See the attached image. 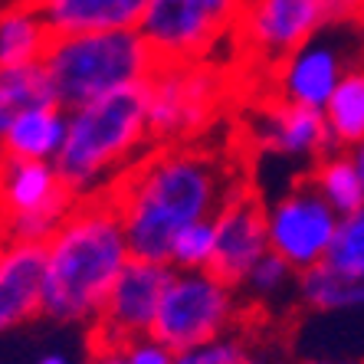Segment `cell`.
Segmentation results:
<instances>
[{
	"instance_id": "cell-9",
	"label": "cell",
	"mask_w": 364,
	"mask_h": 364,
	"mask_svg": "<svg viewBox=\"0 0 364 364\" xmlns=\"http://www.w3.org/2000/svg\"><path fill=\"white\" fill-rule=\"evenodd\" d=\"M331 26L325 0H246L237 30L240 60L253 73H269L289 53Z\"/></svg>"
},
{
	"instance_id": "cell-30",
	"label": "cell",
	"mask_w": 364,
	"mask_h": 364,
	"mask_svg": "<svg viewBox=\"0 0 364 364\" xmlns=\"http://www.w3.org/2000/svg\"><path fill=\"white\" fill-rule=\"evenodd\" d=\"M243 364H286L279 355H272V351H253L250 348V355L243 358Z\"/></svg>"
},
{
	"instance_id": "cell-16",
	"label": "cell",
	"mask_w": 364,
	"mask_h": 364,
	"mask_svg": "<svg viewBox=\"0 0 364 364\" xmlns=\"http://www.w3.org/2000/svg\"><path fill=\"white\" fill-rule=\"evenodd\" d=\"M148 0H40L56 36L138 30Z\"/></svg>"
},
{
	"instance_id": "cell-13",
	"label": "cell",
	"mask_w": 364,
	"mask_h": 364,
	"mask_svg": "<svg viewBox=\"0 0 364 364\" xmlns=\"http://www.w3.org/2000/svg\"><path fill=\"white\" fill-rule=\"evenodd\" d=\"M351 63L355 60L348 56L345 43L322 33L266 73V92L322 112Z\"/></svg>"
},
{
	"instance_id": "cell-7",
	"label": "cell",
	"mask_w": 364,
	"mask_h": 364,
	"mask_svg": "<svg viewBox=\"0 0 364 364\" xmlns=\"http://www.w3.org/2000/svg\"><path fill=\"white\" fill-rule=\"evenodd\" d=\"M250 312L240 286L227 282L213 269H174L154 318V338L174 351L237 335Z\"/></svg>"
},
{
	"instance_id": "cell-5",
	"label": "cell",
	"mask_w": 364,
	"mask_h": 364,
	"mask_svg": "<svg viewBox=\"0 0 364 364\" xmlns=\"http://www.w3.org/2000/svg\"><path fill=\"white\" fill-rule=\"evenodd\" d=\"M141 92L154 144H194L227 112L233 79L223 63H158Z\"/></svg>"
},
{
	"instance_id": "cell-28",
	"label": "cell",
	"mask_w": 364,
	"mask_h": 364,
	"mask_svg": "<svg viewBox=\"0 0 364 364\" xmlns=\"http://www.w3.org/2000/svg\"><path fill=\"white\" fill-rule=\"evenodd\" d=\"M328 20L338 30H358L364 26V0H325Z\"/></svg>"
},
{
	"instance_id": "cell-3",
	"label": "cell",
	"mask_w": 364,
	"mask_h": 364,
	"mask_svg": "<svg viewBox=\"0 0 364 364\" xmlns=\"http://www.w3.org/2000/svg\"><path fill=\"white\" fill-rule=\"evenodd\" d=\"M151 148L144 92L125 89L69 109L66 141L53 164L76 200H95L109 197Z\"/></svg>"
},
{
	"instance_id": "cell-2",
	"label": "cell",
	"mask_w": 364,
	"mask_h": 364,
	"mask_svg": "<svg viewBox=\"0 0 364 364\" xmlns=\"http://www.w3.org/2000/svg\"><path fill=\"white\" fill-rule=\"evenodd\" d=\"M43 318L63 328H92L115 279L132 259L115 203L109 197L79 200L66 223L43 243Z\"/></svg>"
},
{
	"instance_id": "cell-18",
	"label": "cell",
	"mask_w": 364,
	"mask_h": 364,
	"mask_svg": "<svg viewBox=\"0 0 364 364\" xmlns=\"http://www.w3.org/2000/svg\"><path fill=\"white\" fill-rule=\"evenodd\" d=\"M69 109L60 102H40L33 109L17 115L0 141V154L7 158H26V161H56L66 141Z\"/></svg>"
},
{
	"instance_id": "cell-23",
	"label": "cell",
	"mask_w": 364,
	"mask_h": 364,
	"mask_svg": "<svg viewBox=\"0 0 364 364\" xmlns=\"http://www.w3.org/2000/svg\"><path fill=\"white\" fill-rule=\"evenodd\" d=\"M296 286H299V272L282 256L266 253L250 269V276L240 282V292H243L246 305H276L286 296H296Z\"/></svg>"
},
{
	"instance_id": "cell-12",
	"label": "cell",
	"mask_w": 364,
	"mask_h": 364,
	"mask_svg": "<svg viewBox=\"0 0 364 364\" xmlns=\"http://www.w3.org/2000/svg\"><path fill=\"white\" fill-rule=\"evenodd\" d=\"M171 272L174 269L168 263L132 256L122 276L115 279V286H112L105 305H102L99 322L89 328V341L128 345V341L151 335Z\"/></svg>"
},
{
	"instance_id": "cell-22",
	"label": "cell",
	"mask_w": 364,
	"mask_h": 364,
	"mask_svg": "<svg viewBox=\"0 0 364 364\" xmlns=\"http://www.w3.org/2000/svg\"><path fill=\"white\" fill-rule=\"evenodd\" d=\"M40 102H56L43 63L0 66V141L7 135V128L17 122V115H23L26 109H33Z\"/></svg>"
},
{
	"instance_id": "cell-15",
	"label": "cell",
	"mask_w": 364,
	"mask_h": 364,
	"mask_svg": "<svg viewBox=\"0 0 364 364\" xmlns=\"http://www.w3.org/2000/svg\"><path fill=\"white\" fill-rule=\"evenodd\" d=\"M43 243L7 240L0 246V338L43 318Z\"/></svg>"
},
{
	"instance_id": "cell-21",
	"label": "cell",
	"mask_w": 364,
	"mask_h": 364,
	"mask_svg": "<svg viewBox=\"0 0 364 364\" xmlns=\"http://www.w3.org/2000/svg\"><path fill=\"white\" fill-rule=\"evenodd\" d=\"M322 115L331 135V148L355 151L364 141V60H355L348 66Z\"/></svg>"
},
{
	"instance_id": "cell-4",
	"label": "cell",
	"mask_w": 364,
	"mask_h": 364,
	"mask_svg": "<svg viewBox=\"0 0 364 364\" xmlns=\"http://www.w3.org/2000/svg\"><path fill=\"white\" fill-rule=\"evenodd\" d=\"M154 66L158 56L138 30L53 36L43 56L53 99L63 109H79L125 89H141Z\"/></svg>"
},
{
	"instance_id": "cell-25",
	"label": "cell",
	"mask_w": 364,
	"mask_h": 364,
	"mask_svg": "<svg viewBox=\"0 0 364 364\" xmlns=\"http://www.w3.org/2000/svg\"><path fill=\"white\" fill-rule=\"evenodd\" d=\"M325 263L364 279V207L355 213H345L338 220V233H335V243H331Z\"/></svg>"
},
{
	"instance_id": "cell-11",
	"label": "cell",
	"mask_w": 364,
	"mask_h": 364,
	"mask_svg": "<svg viewBox=\"0 0 364 364\" xmlns=\"http://www.w3.org/2000/svg\"><path fill=\"white\" fill-rule=\"evenodd\" d=\"M243 135L259 154L276 158V161L302 164L305 171L331 151V135L322 112L286 102L272 92H266L246 109Z\"/></svg>"
},
{
	"instance_id": "cell-31",
	"label": "cell",
	"mask_w": 364,
	"mask_h": 364,
	"mask_svg": "<svg viewBox=\"0 0 364 364\" xmlns=\"http://www.w3.org/2000/svg\"><path fill=\"white\" fill-rule=\"evenodd\" d=\"M33 364H76V361H73L66 351H46V355H40Z\"/></svg>"
},
{
	"instance_id": "cell-1",
	"label": "cell",
	"mask_w": 364,
	"mask_h": 364,
	"mask_svg": "<svg viewBox=\"0 0 364 364\" xmlns=\"http://www.w3.org/2000/svg\"><path fill=\"white\" fill-rule=\"evenodd\" d=\"M240 187L246 184L233 158L220 148L207 141L154 144L109 200L122 217L132 256L168 263L171 243L181 230L197 220H213Z\"/></svg>"
},
{
	"instance_id": "cell-19",
	"label": "cell",
	"mask_w": 364,
	"mask_h": 364,
	"mask_svg": "<svg viewBox=\"0 0 364 364\" xmlns=\"http://www.w3.org/2000/svg\"><path fill=\"white\" fill-rule=\"evenodd\" d=\"M296 302L315 315H351L364 312V279L335 269L331 263H318L299 272Z\"/></svg>"
},
{
	"instance_id": "cell-24",
	"label": "cell",
	"mask_w": 364,
	"mask_h": 364,
	"mask_svg": "<svg viewBox=\"0 0 364 364\" xmlns=\"http://www.w3.org/2000/svg\"><path fill=\"white\" fill-rule=\"evenodd\" d=\"M213 253H217L213 220H197L174 237L168 266L171 269H213Z\"/></svg>"
},
{
	"instance_id": "cell-14",
	"label": "cell",
	"mask_w": 364,
	"mask_h": 364,
	"mask_svg": "<svg viewBox=\"0 0 364 364\" xmlns=\"http://www.w3.org/2000/svg\"><path fill=\"white\" fill-rule=\"evenodd\" d=\"M217 233V253L213 272L227 282L240 286L269 250V230H266V200L253 187H240L213 217Z\"/></svg>"
},
{
	"instance_id": "cell-10",
	"label": "cell",
	"mask_w": 364,
	"mask_h": 364,
	"mask_svg": "<svg viewBox=\"0 0 364 364\" xmlns=\"http://www.w3.org/2000/svg\"><path fill=\"white\" fill-rule=\"evenodd\" d=\"M338 220L341 213L331 210L305 178L266 200L269 250L282 256L296 272H305L328 259Z\"/></svg>"
},
{
	"instance_id": "cell-20",
	"label": "cell",
	"mask_w": 364,
	"mask_h": 364,
	"mask_svg": "<svg viewBox=\"0 0 364 364\" xmlns=\"http://www.w3.org/2000/svg\"><path fill=\"white\" fill-rule=\"evenodd\" d=\"M305 181L315 187V194L328 203L331 210L355 213L364 207V178L361 168H358L355 154L341 151V148H331L328 154H322L312 168L305 171Z\"/></svg>"
},
{
	"instance_id": "cell-33",
	"label": "cell",
	"mask_w": 364,
	"mask_h": 364,
	"mask_svg": "<svg viewBox=\"0 0 364 364\" xmlns=\"http://www.w3.org/2000/svg\"><path fill=\"white\" fill-rule=\"evenodd\" d=\"M7 240H10V230H7V213L0 210V246L7 243Z\"/></svg>"
},
{
	"instance_id": "cell-17",
	"label": "cell",
	"mask_w": 364,
	"mask_h": 364,
	"mask_svg": "<svg viewBox=\"0 0 364 364\" xmlns=\"http://www.w3.org/2000/svg\"><path fill=\"white\" fill-rule=\"evenodd\" d=\"M53 36L36 0H0V66L43 63Z\"/></svg>"
},
{
	"instance_id": "cell-8",
	"label": "cell",
	"mask_w": 364,
	"mask_h": 364,
	"mask_svg": "<svg viewBox=\"0 0 364 364\" xmlns=\"http://www.w3.org/2000/svg\"><path fill=\"white\" fill-rule=\"evenodd\" d=\"M76 197L53 161H26L0 154V210L10 240L46 243L76 210Z\"/></svg>"
},
{
	"instance_id": "cell-27",
	"label": "cell",
	"mask_w": 364,
	"mask_h": 364,
	"mask_svg": "<svg viewBox=\"0 0 364 364\" xmlns=\"http://www.w3.org/2000/svg\"><path fill=\"white\" fill-rule=\"evenodd\" d=\"M125 355L132 364H178V351L171 345H164L161 338H154V335L128 341Z\"/></svg>"
},
{
	"instance_id": "cell-35",
	"label": "cell",
	"mask_w": 364,
	"mask_h": 364,
	"mask_svg": "<svg viewBox=\"0 0 364 364\" xmlns=\"http://www.w3.org/2000/svg\"><path fill=\"white\" fill-rule=\"evenodd\" d=\"M358 364H364V358H361V361H358Z\"/></svg>"
},
{
	"instance_id": "cell-34",
	"label": "cell",
	"mask_w": 364,
	"mask_h": 364,
	"mask_svg": "<svg viewBox=\"0 0 364 364\" xmlns=\"http://www.w3.org/2000/svg\"><path fill=\"white\" fill-rule=\"evenodd\" d=\"M351 154H355V161H358V168H361V178H364V141H361V144H358V148H355V151H351Z\"/></svg>"
},
{
	"instance_id": "cell-26",
	"label": "cell",
	"mask_w": 364,
	"mask_h": 364,
	"mask_svg": "<svg viewBox=\"0 0 364 364\" xmlns=\"http://www.w3.org/2000/svg\"><path fill=\"white\" fill-rule=\"evenodd\" d=\"M250 355V345L237 335H223L217 341L197 348H184L178 351V364H243V358Z\"/></svg>"
},
{
	"instance_id": "cell-32",
	"label": "cell",
	"mask_w": 364,
	"mask_h": 364,
	"mask_svg": "<svg viewBox=\"0 0 364 364\" xmlns=\"http://www.w3.org/2000/svg\"><path fill=\"white\" fill-rule=\"evenodd\" d=\"M292 364H348V361H338V358H299Z\"/></svg>"
},
{
	"instance_id": "cell-6",
	"label": "cell",
	"mask_w": 364,
	"mask_h": 364,
	"mask_svg": "<svg viewBox=\"0 0 364 364\" xmlns=\"http://www.w3.org/2000/svg\"><path fill=\"white\" fill-rule=\"evenodd\" d=\"M246 0H148L138 33L158 63H220L237 46Z\"/></svg>"
},
{
	"instance_id": "cell-29",
	"label": "cell",
	"mask_w": 364,
	"mask_h": 364,
	"mask_svg": "<svg viewBox=\"0 0 364 364\" xmlns=\"http://www.w3.org/2000/svg\"><path fill=\"white\" fill-rule=\"evenodd\" d=\"M85 364H132L125 355V345H112V341H92Z\"/></svg>"
}]
</instances>
